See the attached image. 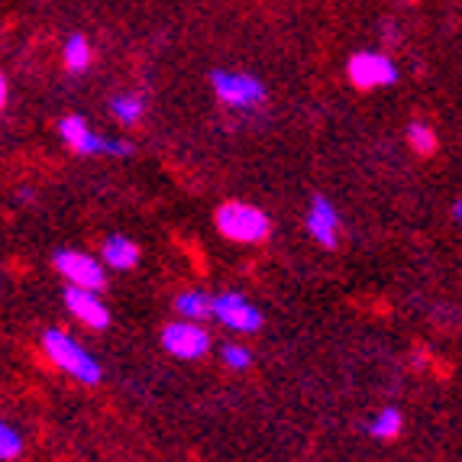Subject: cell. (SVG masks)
I'll use <instances>...</instances> for the list:
<instances>
[{
	"label": "cell",
	"instance_id": "11",
	"mask_svg": "<svg viewBox=\"0 0 462 462\" xmlns=\"http://www.w3.org/2000/svg\"><path fill=\"white\" fill-rule=\"evenodd\" d=\"M100 259H104L107 269L126 272L139 263V246L130 236H124V233H114V236L104 239V246H100Z\"/></svg>",
	"mask_w": 462,
	"mask_h": 462
},
{
	"label": "cell",
	"instance_id": "20",
	"mask_svg": "<svg viewBox=\"0 0 462 462\" xmlns=\"http://www.w3.org/2000/svg\"><path fill=\"white\" fill-rule=\"evenodd\" d=\"M453 217H456V220H459V224H462V198L456 200V208H453Z\"/></svg>",
	"mask_w": 462,
	"mask_h": 462
},
{
	"label": "cell",
	"instance_id": "1",
	"mask_svg": "<svg viewBox=\"0 0 462 462\" xmlns=\"http://www.w3.org/2000/svg\"><path fill=\"white\" fill-rule=\"evenodd\" d=\"M42 353L49 356V363H52L55 369H62L65 375H71L75 382H81V385H97L100 378H104L97 359H94L75 337H69V333L59 330V327H49V330L42 333Z\"/></svg>",
	"mask_w": 462,
	"mask_h": 462
},
{
	"label": "cell",
	"instance_id": "13",
	"mask_svg": "<svg viewBox=\"0 0 462 462\" xmlns=\"http://www.w3.org/2000/svg\"><path fill=\"white\" fill-rule=\"evenodd\" d=\"M62 59H65V69H69L71 75H81V71L91 69L94 49H91V42H88V36H81V32H71V36L65 39Z\"/></svg>",
	"mask_w": 462,
	"mask_h": 462
},
{
	"label": "cell",
	"instance_id": "15",
	"mask_svg": "<svg viewBox=\"0 0 462 462\" xmlns=\"http://www.w3.org/2000/svg\"><path fill=\"white\" fill-rule=\"evenodd\" d=\"M401 427H404L401 411L385 408V411H378V414L369 420V437L372 439H394L401 433Z\"/></svg>",
	"mask_w": 462,
	"mask_h": 462
},
{
	"label": "cell",
	"instance_id": "16",
	"mask_svg": "<svg viewBox=\"0 0 462 462\" xmlns=\"http://www.w3.org/2000/svg\"><path fill=\"white\" fill-rule=\"evenodd\" d=\"M408 146L414 149L417 155H433L437 152V133H433L430 124H424V120H414V124H408Z\"/></svg>",
	"mask_w": 462,
	"mask_h": 462
},
{
	"label": "cell",
	"instance_id": "8",
	"mask_svg": "<svg viewBox=\"0 0 462 462\" xmlns=\"http://www.w3.org/2000/svg\"><path fill=\"white\" fill-rule=\"evenodd\" d=\"M59 136H62V143L75 155H107L110 136L91 130V124H88L85 116H78V114L62 116V120H59Z\"/></svg>",
	"mask_w": 462,
	"mask_h": 462
},
{
	"label": "cell",
	"instance_id": "3",
	"mask_svg": "<svg viewBox=\"0 0 462 462\" xmlns=\"http://www.w3.org/2000/svg\"><path fill=\"white\" fill-rule=\"evenodd\" d=\"M217 100L230 110H255L265 104V85L249 71H214L210 75Z\"/></svg>",
	"mask_w": 462,
	"mask_h": 462
},
{
	"label": "cell",
	"instance_id": "7",
	"mask_svg": "<svg viewBox=\"0 0 462 462\" xmlns=\"http://www.w3.org/2000/svg\"><path fill=\"white\" fill-rule=\"evenodd\" d=\"M214 320L233 333H255L263 330V310L253 300H246L239 291L214 294Z\"/></svg>",
	"mask_w": 462,
	"mask_h": 462
},
{
	"label": "cell",
	"instance_id": "5",
	"mask_svg": "<svg viewBox=\"0 0 462 462\" xmlns=\"http://www.w3.org/2000/svg\"><path fill=\"white\" fill-rule=\"evenodd\" d=\"M346 75L359 91L372 88H388L398 81V65L385 52H356L346 62Z\"/></svg>",
	"mask_w": 462,
	"mask_h": 462
},
{
	"label": "cell",
	"instance_id": "19",
	"mask_svg": "<svg viewBox=\"0 0 462 462\" xmlns=\"http://www.w3.org/2000/svg\"><path fill=\"white\" fill-rule=\"evenodd\" d=\"M7 100H10V88H7V78H0V107L7 110Z\"/></svg>",
	"mask_w": 462,
	"mask_h": 462
},
{
	"label": "cell",
	"instance_id": "6",
	"mask_svg": "<svg viewBox=\"0 0 462 462\" xmlns=\"http://www.w3.org/2000/svg\"><path fill=\"white\" fill-rule=\"evenodd\" d=\"M162 346L175 359H200L210 353V333L198 320H171L162 330Z\"/></svg>",
	"mask_w": 462,
	"mask_h": 462
},
{
	"label": "cell",
	"instance_id": "18",
	"mask_svg": "<svg viewBox=\"0 0 462 462\" xmlns=\"http://www.w3.org/2000/svg\"><path fill=\"white\" fill-rule=\"evenodd\" d=\"M220 359L236 372H243V369L253 365V353H249L243 343H224V346H220Z\"/></svg>",
	"mask_w": 462,
	"mask_h": 462
},
{
	"label": "cell",
	"instance_id": "12",
	"mask_svg": "<svg viewBox=\"0 0 462 462\" xmlns=\"http://www.w3.org/2000/svg\"><path fill=\"white\" fill-rule=\"evenodd\" d=\"M175 310L185 320H208V317H214V294L200 291V288H191V291H181L175 298Z\"/></svg>",
	"mask_w": 462,
	"mask_h": 462
},
{
	"label": "cell",
	"instance_id": "14",
	"mask_svg": "<svg viewBox=\"0 0 462 462\" xmlns=\"http://www.w3.org/2000/svg\"><path fill=\"white\" fill-rule=\"evenodd\" d=\"M110 114H114V120L120 126H136L139 120H143V114H146V100L130 91L114 94V97H110Z\"/></svg>",
	"mask_w": 462,
	"mask_h": 462
},
{
	"label": "cell",
	"instance_id": "2",
	"mask_svg": "<svg viewBox=\"0 0 462 462\" xmlns=\"http://www.w3.org/2000/svg\"><path fill=\"white\" fill-rule=\"evenodd\" d=\"M217 230L230 243H263L272 233V220L263 208L246 200H226L217 208Z\"/></svg>",
	"mask_w": 462,
	"mask_h": 462
},
{
	"label": "cell",
	"instance_id": "10",
	"mask_svg": "<svg viewBox=\"0 0 462 462\" xmlns=\"http://www.w3.org/2000/svg\"><path fill=\"white\" fill-rule=\"evenodd\" d=\"M304 226H308V233H310L314 243H320L324 249H333L339 243V210H337V204H333L330 198H320V194H317V198L310 200L308 214H304Z\"/></svg>",
	"mask_w": 462,
	"mask_h": 462
},
{
	"label": "cell",
	"instance_id": "4",
	"mask_svg": "<svg viewBox=\"0 0 462 462\" xmlns=\"http://www.w3.org/2000/svg\"><path fill=\"white\" fill-rule=\"evenodd\" d=\"M52 263H55V272L75 288L100 291V288L107 285V265H104V259H94L91 253H81V249H59Z\"/></svg>",
	"mask_w": 462,
	"mask_h": 462
},
{
	"label": "cell",
	"instance_id": "17",
	"mask_svg": "<svg viewBox=\"0 0 462 462\" xmlns=\"http://www.w3.org/2000/svg\"><path fill=\"white\" fill-rule=\"evenodd\" d=\"M20 453H23V433L16 430V427L4 424L0 427V459L14 462Z\"/></svg>",
	"mask_w": 462,
	"mask_h": 462
},
{
	"label": "cell",
	"instance_id": "9",
	"mask_svg": "<svg viewBox=\"0 0 462 462\" xmlns=\"http://www.w3.org/2000/svg\"><path fill=\"white\" fill-rule=\"evenodd\" d=\"M65 308L71 310L78 324L91 327V330H107L110 327V308L100 300V291H88V288H65Z\"/></svg>",
	"mask_w": 462,
	"mask_h": 462
}]
</instances>
